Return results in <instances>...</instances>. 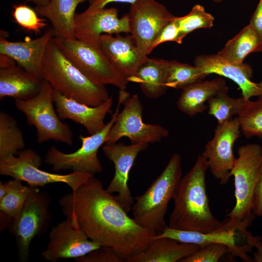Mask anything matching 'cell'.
Listing matches in <instances>:
<instances>
[{"label": "cell", "mask_w": 262, "mask_h": 262, "mask_svg": "<svg viewBox=\"0 0 262 262\" xmlns=\"http://www.w3.org/2000/svg\"><path fill=\"white\" fill-rule=\"evenodd\" d=\"M63 214L91 240L126 260L144 251L155 235L139 225L93 176L59 201Z\"/></svg>", "instance_id": "obj_1"}, {"label": "cell", "mask_w": 262, "mask_h": 262, "mask_svg": "<svg viewBox=\"0 0 262 262\" xmlns=\"http://www.w3.org/2000/svg\"><path fill=\"white\" fill-rule=\"evenodd\" d=\"M208 164L199 155L192 168L179 181L173 197L174 208L168 220L171 228L207 233L221 224L212 213L206 191Z\"/></svg>", "instance_id": "obj_2"}, {"label": "cell", "mask_w": 262, "mask_h": 262, "mask_svg": "<svg viewBox=\"0 0 262 262\" xmlns=\"http://www.w3.org/2000/svg\"><path fill=\"white\" fill-rule=\"evenodd\" d=\"M53 37L44 55L43 80L53 90L88 106H97L107 100L111 96L105 86L95 83L84 75L65 55Z\"/></svg>", "instance_id": "obj_3"}, {"label": "cell", "mask_w": 262, "mask_h": 262, "mask_svg": "<svg viewBox=\"0 0 262 262\" xmlns=\"http://www.w3.org/2000/svg\"><path fill=\"white\" fill-rule=\"evenodd\" d=\"M182 174L181 157L174 153L145 192L134 199L135 202L131 209L133 218L139 225L155 235L167 226L164 217Z\"/></svg>", "instance_id": "obj_4"}, {"label": "cell", "mask_w": 262, "mask_h": 262, "mask_svg": "<svg viewBox=\"0 0 262 262\" xmlns=\"http://www.w3.org/2000/svg\"><path fill=\"white\" fill-rule=\"evenodd\" d=\"M255 216L242 221L227 217L216 229L207 233L174 229L167 226L160 233L151 238H170L180 243L193 244L201 247L211 244L226 246L229 253L246 262H253L248 253L251 252L257 239L247 230L252 225Z\"/></svg>", "instance_id": "obj_5"}, {"label": "cell", "mask_w": 262, "mask_h": 262, "mask_svg": "<svg viewBox=\"0 0 262 262\" xmlns=\"http://www.w3.org/2000/svg\"><path fill=\"white\" fill-rule=\"evenodd\" d=\"M129 96L125 90L119 91L117 105L111 120L100 131L88 136H80L82 146L78 149L71 153H66L52 146L46 153L45 162L51 165L55 171L69 169L73 172L94 175L101 172L103 166L98 157V150L105 143L121 105Z\"/></svg>", "instance_id": "obj_6"}, {"label": "cell", "mask_w": 262, "mask_h": 262, "mask_svg": "<svg viewBox=\"0 0 262 262\" xmlns=\"http://www.w3.org/2000/svg\"><path fill=\"white\" fill-rule=\"evenodd\" d=\"M52 91L50 84L43 80L36 96L26 100H15V105L24 114L28 124L35 127L38 143L54 140L71 145L72 132L69 125L61 121L54 109Z\"/></svg>", "instance_id": "obj_7"}, {"label": "cell", "mask_w": 262, "mask_h": 262, "mask_svg": "<svg viewBox=\"0 0 262 262\" xmlns=\"http://www.w3.org/2000/svg\"><path fill=\"white\" fill-rule=\"evenodd\" d=\"M53 39L65 55L87 77L96 83L113 85L125 90L129 82L110 63L101 49L75 38Z\"/></svg>", "instance_id": "obj_8"}, {"label": "cell", "mask_w": 262, "mask_h": 262, "mask_svg": "<svg viewBox=\"0 0 262 262\" xmlns=\"http://www.w3.org/2000/svg\"><path fill=\"white\" fill-rule=\"evenodd\" d=\"M42 158L34 150L27 148L20 151L18 156H11L0 160V173L27 182L32 187H43L54 183H63L74 191L89 178L90 174L72 172L63 175L50 173L39 168Z\"/></svg>", "instance_id": "obj_9"}, {"label": "cell", "mask_w": 262, "mask_h": 262, "mask_svg": "<svg viewBox=\"0 0 262 262\" xmlns=\"http://www.w3.org/2000/svg\"><path fill=\"white\" fill-rule=\"evenodd\" d=\"M231 171L234 180L235 204L226 216L242 221L255 216L252 211V196L262 158V147L257 144L241 146Z\"/></svg>", "instance_id": "obj_10"}, {"label": "cell", "mask_w": 262, "mask_h": 262, "mask_svg": "<svg viewBox=\"0 0 262 262\" xmlns=\"http://www.w3.org/2000/svg\"><path fill=\"white\" fill-rule=\"evenodd\" d=\"M49 203L47 194L41 191L38 187L31 186L19 215L9 228L15 237L21 262L29 260L32 241L44 233L49 227L51 218L49 212Z\"/></svg>", "instance_id": "obj_11"}, {"label": "cell", "mask_w": 262, "mask_h": 262, "mask_svg": "<svg viewBox=\"0 0 262 262\" xmlns=\"http://www.w3.org/2000/svg\"><path fill=\"white\" fill-rule=\"evenodd\" d=\"M124 108L119 112L106 138L105 144L116 143L126 137L131 144L154 143L168 134V131L157 124L143 121V107L137 94L129 96L124 102Z\"/></svg>", "instance_id": "obj_12"}, {"label": "cell", "mask_w": 262, "mask_h": 262, "mask_svg": "<svg viewBox=\"0 0 262 262\" xmlns=\"http://www.w3.org/2000/svg\"><path fill=\"white\" fill-rule=\"evenodd\" d=\"M128 15L131 36L145 56L154 39L175 16L155 0H138L131 5Z\"/></svg>", "instance_id": "obj_13"}, {"label": "cell", "mask_w": 262, "mask_h": 262, "mask_svg": "<svg viewBox=\"0 0 262 262\" xmlns=\"http://www.w3.org/2000/svg\"><path fill=\"white\" fill-rule=\"evenodd\" d=\"M241 131L237 117L217 124L213 138L207 143L201 154L206 159L212 175L221 184H226L231 176L236 159L233 145L241 136Z\"/></svg>", "instance_id": "obj_14"}, {"label": "cell", "mask_w": 262, "mask_h": 262, "mask_svg": "<svg viewBox=\"0 0 262 262\" xmlns=\"http://www.w3.org/2000/svg\"><path fill=\"white\" fill-rule=\"evenodd\" d=\"M114 7L76 14L75 38L96 49H101L100 36L103 34L130 33L128 14L118 16Z\"/></svg>", "instance_id": "obj_15"}, {"label": "cell", "mask_w": 262, "mask_h": 262, "mask_svg": "<svg viewBox=\"0 0 262 262\" xmlns=\"http://www.w3.org/2000/svg\"><path fill=\"white\" fill-rule=\"evenodd\" d=\"M148 144L123 143L105 144L102 151L108 159L113 162L115 167L114 177L106 190L111 194L115 193V198L127 212L132 209L134 203L128 185L129 175L134 162L142 151L145 150Z\"/></svg>", "instance_id": "obj_16"}, {"label": "cell", "mask_w": 262, "mask_h": 262, "mask_svg": "<svg viewBox=\"0 0 262 262\" xmlns=\"http://www.w3.org/2000/svg\"><path fill=\"white\" fill-rule=\"evenodd\" d=\"M101 247L89 239L82 230L75 227L66 218L51 229L49 243L41 256L51 262L60 259H76Z\"/></svg>", "instance_id": "obj_17"}, {"label": "cell", "mask_w": 262, "mask_h": 262, "mask_svg": "<svg viewBox=\"0 0 262 262\" xmlns=\"http://www.w3.org/2000/svg\"><path fill=\"white\" fill-rule=\"evenodd\" d=\"M0 33V54L11 57L18 66L42 80V63L48 45L55 36L53 29L37 38L24 41H9L8 33L3 30Z\"/></svg>", "instance_id": "obj_18"}, {"label": "cell", "mask_w": 262, "mask_h": 262, "mask_svg": "<svg viewBox=\"0 0 262 262\" xmlns=\"http://www.w3.org/2000/svg\"><path fill=\"white\" fill-rule=\"evenodd\" d=\"M194 64L207 75L216 74L233 81L239 86L246 100L262 95V81L255 82L251 80L253 69L247 64L230 63L217 53L197 56Z\"/></svg>", "instance_id": "obj_19"}, {"label": "cell", "mask_w": 262, "mask_h": 262, "mask_svg": "<svg viewBox=\"0 0 262 262\" xmlns=\"http://www.w3.org/2000/svg\"><path fill=\"white\" fill-rule=\"evenodd\" d=\"M52 98L56 112L60 119H70L83 126L90 135L105 126L104 119L110 112L113 99L110 97L97 106H90L66 97L53 90Z\"/></svg>", "instance_id": "obj_20"}, {"label": "cell", "mask_w": 262, "mask_h": 262, "mask_svg": "<svg viewBox=\"0 0 262 262\" xmlns=\"http://www.w3.org/2000/svg\"><path fill=\"white\" fill-rule=\"evenodd\" d=\"M100 48L112 65L127 79L148 59L141 53L131 35L103 34L100 36Z\"/></svg>", "instance_id": "obj_21"}, {"label": "cell", "mask_w": 262, "mask_h": 262, "mask_svg": "<svg viewBox=\"0 0 262 262\" xmlns=\"http://www.w3.org/2000/svg\"><path fill=\"white\" fill-rule=\"evenodd\" d=\"M197 245L180 243L167 237L151 238L143 252L127 260L128 262H176L198 250Z\"/></svg>", "instance_id": "obj_22"}, {"label": "cell", "mask_w": 262, "mask_h": 262, "mask_svg": "<svg viewBox=\"0 0 262 262\" xmlns=\"http://www.w3.org/2000/svg\"><path fill=\"white\" fill-rule=\"evenodd\" d=\"M42 80L16 65L0 68V98L30 99L39 92Z\"/></svg>", "instance_id": "obj_23"}, {"label": "cell", "mask_w": 262, "mask_h": 262, "mask_svg": "<svg viewBox=\"0 0 262 262\" xmlns=\"http://www.w3.org/2000/svg\"><path fill=\"white\" fill-rule=\"evenodd\" d=\"M88 0H50L43 6L34 9L39 16L51 23L55 37L74 39L75 11L79 4Z\"/></svg>", "instance_id": "obj_24"}, {"label": "cell", "mask_w": 262, "mask_h": 262, "mask_svg": "<svg viewBox=\"0 0 262 262\" xmlns=\"http://www.w3.org/2000/svg\"><path fill=\"white\" fill-rule=\"evenodd\" d=\"M225 81L217 77L211 81H200L182 89L177 102L178 109L190 117L203 112L205 102L227 87Z\"/></svg>", "instance_id": "obj_25"}, {"label": "cell", "mask_w": 262, "mask_h": 262, "mask_svg": "<svg viewBox=\"0 0 262 262\" xmlns=\"http://www.w3.org/2000/svg\"><path fill=\"white\" fill-rule=\"evenodd\" d=\"M168 61L149 58L138 68L135 74L128 78L129 82L138 83L146 97L155 99L163 96L166 86Z\"/></svg>", "instance_id": "obj_26"}, {"label": "cell", "mask_w": 262, "mask_h": 262, "mask_svg": "<svg viewBox=\"0 0 262 262\" xmlns=\"http://www.w3.org/2000/svg\"><path fill=\"white\" fill-rule=\"evenodd\" d=\"M257 51H262V39L248 24L229 40L217 54L230 63L240 65L248 54Z\"/></svg>", "instance_id": "obj_27"}, {"label": "cell", "mask_w": 262, "mask_h": 262, "mask_svg": "<svg viewBox=\"0 0 262 262\" xmlns=\"http://www.w3.org/2000/svg\"><path fill=\"white\" fill-rule=\"evenodd\" d=\"M9 190L0 200V229L9 228L19 215L31 191V186L13 179L7 181Z\"/></svg>", "instance_id": "obj_28"}, {"label": "cell", "mask_w": 262, "mask_h": 262, "mask_svg": "<svg viewBox=\"0 0 262 262\" xmlns=\"http://www.w3.org/2000/svg\"><path fill=\"white\" fill-rule=\"evenodd\" d=\"M25 142L22 132L10 115L0 113V160L19 153Z\"/></svg>", "instance_id": "obj_29"}, {"label": "cell", "mask_w": 262, "mask_h": 262, "mask_svg": "<svg viewBox=\"0 0 262 262\" xmlns=\"http://www.w3.org/2000/svg\"><path fill=\"white\" fill-rule=\"evenodd\" d=\"M227 87L220 92L211 98L207 101L208 114L214 117L217 124H221L237 116L243 110L246 100L243 96L233 98L229 95Z\"/></svg>", "instance_id": "obj_30"}, {"label": "cell", "mask_w": 262, "mask_h": 262, "mask_svg": "<svg viewBox=\"0 0 262 262\" xmlns=\"http://www.w3.org/2000/svg\"><path fill=\"white\" fill-rule=\"evenodd\" d=\"M208 75L198 67L177 60L168 62L166 86L168 88L181 89L204 80Z\"/></svg>", "instance_id": "obj_31"}, {"label": "cell", "mask_w": 262, "mask_h": 262, "mask_svg": "<svg viewBox=\"0 0 262 262\" xmlns=\"http://www.w3.org/2000/svg\"><path fill=\"white\" fill-rule=\"evenodd\" d=\"M237 117L241 132L246 137L256 136L262 140V95L255 101L247 100Z\"/></svg>", "instance_id": "obj_32"}, {"label": "cell", "mask_w": 262, "mask_h": 262, "mask_svg": "<svg viewBox=\"0 0 262 262\" xmlns=\"http://www.w3.org/2000/svg\"><path fill=\"white\" fill-rule=\"evenodd\" d=\"M176 20L181 32L185 36L196 29L212 27L214 17L206 12L202 5L196 4L187 15L176 16Z\"/></svg>", "instance_id": "obj_33"}, {"label": "cell", "mask_w": 262, "mask_h": 262, "mask_svg": "<svg viewBox=\"0 0 262 262\" xmlns=\"http://www.w3.org/2000/svg\"><path fill=\"white\" fill-rule=\"evenodd\" d=\"M12 13L14 21L22 29L39 34L48 24L46 20L38 16L35 9L25 4H14Z\"/></svg>", "instance_id": "obj_34"}, {"label": "cell", "mask_w": 262, "mask_h": 262, "mask_svg": "<svg viewBox=\"0 0 262 262\" xmlns=\"http://www.w3.org/2000/svg\"><path fill=\"white\" fill-rule=\"evenodd\" d=\"M228 247L221 244H211L200 247L180 262H217L227 253Z\"/></svg>", "instance_id": "obj_35"}, {"label": "cell", "mask_w": 262, "mask_h": 262, "mask_svg": "<svg viewBox=\"0 0 262 262\" xmlns=\"http://www.w3.org/2000/svg\"><path fill=\"white\" fill-rule=\"evenodd\" d=\"M185 36L181 32L177 21L176 16L169 22L158 33L152 42L149 54L158 46L162 43L168 41L175 42L181 44Z\"/></svg>", "instance_id": "obj_36"}, {"label": "cell", "mask_w": 262, "mask_h": 262, "mask_svg": "<svg viewBox=\"0 0 262 262\" xmlns=\"http://www.w3.org/2000/svg\"><path fill=\"white\" fill-rule=\"evenodd\" d=\"M75 260L78 262H122L124 260L112 249L105 247H101Z\"/></svg>", "instance_id": "obj_37"}, {"label": "cell", "mask_w": 262, "mask_h": 262, "mask_svg": "<svg viewBox=\"0 0 262 262\" xmlns=\"http://www.w3.org/2000/svg\"><path fill=\"white\" fill-rule=\"evenodd\" d=\"M252 211L257 216H262V158L252 200Z\"/></svg>", "instance_id": "obj_38"}, {"label": "cell", "mask_w": 262, "mask_h": 262, "mask_svg": "<svg viewBox=\"0 0 262 262\" xmlns=\"http://www.w3.org/2000/svg\"><path fill=\"white\" fill-rule=\"evenodd\" d=\"M249 24L262 39V0H260Z\"/></svg>", "instance_id": "obj_39"}, {"label": "cell", "mask_w": 262, "mask_h": 262, "mask_svg": "<svg viewBox=\"0 0 262 262\" xmlns=\"http://www.w3.org/2000/svg\"><path fill=\"white\" fill-rule=\"evenodd\" d=\"M138 0H88L89 6L86 9L92 11L101 9L109 3L113 2L127 3L132 5Z\"/></svg>", "instance_id": "obj_40"}, {"label": "cell", "mask_w": 262, "mask_h": 262, "mask_svg": "<svg viewBox=\"0 0 262 262\" xmlns=\"http://www.w3.org/2000/svg\"><path fill=\"white\" fill-rule=\"evenodd\" d=\"M254 247L256 250L253 253L252 261L254 262H262V236H257Z\"/></svg>", "instance_id": "obj_41"}, {"label": "cell", "mask_w": 262, "mask_h": 262, "mask_svg": "<svg viewBox=\"0 0 262 262\" xmlns=\"http://www.w3.org/2000/svg\"><path fill=\"white\" fill-rule=\"evenodd\" d=\"M16 61L11 57L0 54V68L7 67L16 65Z\"/></svg>", "instance_id": "obj_42"}, {"label": "cell", "mask_w": 262, "mask_h": 262, "mask_svg": "<svg viewBox=\"0 0 262 262\" xmlns=\"http://www.w3.org/2000/svg\"><path fill=\"white\" fill-rule=\"evenodd\" d=\"M9 190L7 182L0 181V200H1L8 193Z\"/></svg>", "instance_id": "obj_43"}, {"label": "cell", "mask_w": 262, "mask_h": 262, "mask_svg": "<svg viewBox=\"0 0 262 262\" xmlns=\"http://www.w3.org/2000/svg\"><path fill=\"white\" fill-rule=\"evenodd\" d=\"M31 1L37 6H43L47 4L50 0H27Z\"/></svg>", "instance_id": "obj_44"}, {"label": "cell", "mask_w": 262, "mask_h": 262, "mask_svg": "<svg viewBox=\"0 0 262 262\" xmlns=\"http://www.w3.org/2000/svg\"><path fill=\"white\" fill-rule=\"evenodd\" d=\"M222 0H213V1L215 2H219L221 1Z\"/></svg>", "instance_id": "obj_45"}]
</instances>
